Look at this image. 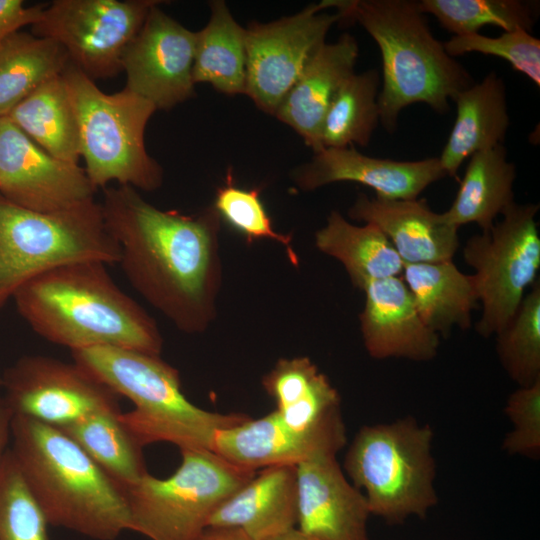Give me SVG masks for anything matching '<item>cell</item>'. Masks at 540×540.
<instances>
[{
    "label": "cell",
    "instance_id": "32",
    "mask_svg": "<svg viewBox=\"0 0 540 540\" xmlns=\"http://www.w3.org/2000/svg\"><path fill=\"white\" fill-rule=\"evenodd\" d=\"M424 14L433 15L454 36L479 33L487 25L504 31L531 32L537 21L536 4L522 0H420Z\"/></svg>",
    "mask_w": 540,
    "mask_h": 540
},
{
    "label": "cell",
    "instance_id": "16",
    "mask_svg": "<svg viewBox=\"0 0 540 540\" xmlns=\"http://www.w3.org/2000/svg\"><path fill=\"white\" fill-rule=\"evenodd\" d=\"M446 176L438 157L397 161L365 155L354 146L324 148L297 167L293 180L304 191L335 182H356L390 200L416 199Z\"/></svg>",
    "mask_w": 540,
    "mask_h": 540
},
{
    "label": "cell",
    "instance_id": "8",
    "mask_svg": "<svg viewBox=\"0 0 540 540\" xmlns=\"http://www.w3.org/2000/svg\"><path fill=\"white\" fill-rule=\"evenodd\" d=\"M62 76L77 119L80 156L92 185L104 189L115 181L136 190L158 189L163 170L144 142L154 105L126 88L105 93L71 63Z\"/></svg>",
    "mask_w": 540,
    "mask_h": 540
},
{
    "label": "cell",
    "instance_id": "25",
    "mask_svg": "<svg viewBox=\"0 0 540 540\" xmlns=\"http://www.w3.org/2000/svg\"><path fill=\"white\" fill-rule=\"evenodd\" d=\"M515 179L516 167L507 159L504 144L474 153L454 201L442 212L444 218L458 229L475 223L482 231L490 230L515 202Z\"/></svg>",
    "mask_w": 540,
    "mask_h": 540
},
{
    "label": "cell",
    "instance_id": "11",
    "mask_svg": "<svg viewBox=\"0 0 540 540\" xmlns=\"http://www.w3.org/2000/svg\"><path fill=\"white\" fill-rule=\"evenodd\" d=\"M156 0H55L45 5L32 34L66 51L92 80L117 76L124 53Z\"/></svg>",
    "mask_w": 540,
    "mask_h": 540
},
{
    "label": "cell",
    "instance_id": "5",
    "mask_svg": "<svg viewBox=\"0 0 540 540\" xmlns=\"http://www.w3.org/2000/svg\"><path fill=\"white\" fill-rule=\"evenodd\" d=\"M73 361L135 408L120 419L141 446L169 442L179 449L211 450L217 430L250 417L204 410L183 394L178 371L159 355L98 346L71 351Z\"/></svg>",
    "mask_w": 540,
    "mask_h": 540
},
{
    "label": "cell",
    "instance_id": "13",
    "mask_svg": "<svg viewBox=\"0 0 540 540\" xmlns=\"http://www.w3.org/2000/svg\"><path fill=\"white\" fill-rule=\"evenodd\" d=\"M2 387L13 415L59 429L97 412L120 410L119 396L74 361L23 356L6 369Z\"/></svg>",
    "mask_w": 540,
    "mask_h": 540
},
{
    "label": "cell",
    "instance_id": "14",
    "mask_svg": "<svg viewBox=\"0 0 540 540\" xmlns=\"http://www.w3.org/2000/svg\"><path fill=\"white\" fill-rule=\"evenodd\" d=\"M85 169L57 159L8 117H0V194L37 212H55L94 199Z\"/></svg>",
    "mask_w": 540,
    "mask_h": 540
},
{
    "label": "cell",
    "instance_id": "22",
    "mask_svg": "<svg viewBox=\"0 0 540 540\" xmlns=\"http://www.w3.org/2000/svg\"><path fill=\"white\" fill-rule=\"evenodd\" d=\"M296 466L261 471L231 494L211 515L208 527L241 530L251 540H270L296 527Z\"/></svg>",
    "mask_w": 540,
    "mask_h": 540
},
{
    "label": "cell",
    "instance_id": "12",
    "mask_svg": "<svg viewBox=\"0 0 540 540\" xmlns=\"http://www.w3.org/2000/svg\"><path fill=\"white\" fill-rule=\"evenodd\" d=\"M329 9L328 0H323L294 15L252 22L246 28L245 95L260 110L274 116L331 27L342 21Z\"/></svg>",
    "mask_w": 540,
    "mask_h": 540
},
{
    "label": "cell",
    "instance_id": "3",
    "mask_svg": "<svg viewBox=\"0 0 540 540\" xmlns=\"http://www.w3.org/2000/svg\"><path fill=\"white\" fill-rule=\"evenodd\" d=\"M329 5L342 20L361 25L379 47L382 83L378 103L380 122L388 133L395 132L406 107L423 103L445 114L450 101L475 83L434 37L418 1L329 0Z\"/></svg>",
    "mask_w": 540,
    "mask_h": 540
},
{
    "label": "cell",
    "instance_id": "2",
    "mask_svg": "<svg viewBox=\"0 0 540 540\" xmlns=\"http://www.w3.org/2000/svg\"><path fill=\"white\" fill-rule=\"evenodd\" d=\"M31 329L70 351L113 346L159 355L156 322L100 262L64 265L21 286L12 298Z\"/></svg>",
    "mask_w": 540,
    "mask_h": 540
},
{
    "label": "cell",
    "instance_id": "33",
    "mask_svg": "<svg viewBox=\"0 0 540 540\" xmlns=\"http://www.w3.org/2000/svg\"><path fill=\"white\" fill-rule=\"evenodd\" d=\"M496 353L519 387L540 380V282L525 294L518 310L496 335Z\"/></svg>",
    "mask_w": 540,
    "mask_h": 540
},
{
    "label": "cell",
    "instance_id": "21",
    "mask_svg": "<svg viewBox=\"0 0 540 540\" xmlns=\"http://www.w3.org/2000/svg\"><path fill=\"white\" fill-rule=\"evenodd\" d=\"M358 55V43L349 33L342 34L335 42H325L309 60L274 114L314 153L322 150L321 129L325 115L343 83L355 73Z\"/></svg>",
    "mask_w": 540,
    "mask_h": 540
},
{
    "label": "cell",
    "instance_id": "30",
    "mask_svg": "<svg viewBox=\"0 0 540 540\" xmlns=\"http://www.w3.org/2000/svg\"><path fill=\"white\" fill-rule=\"evenodd\" d=\"M120 413V410L97 412L60 430L124 491L148 471L143 459V446L123 424Z\"/></svg>",
    "mask_w": 540,
    "mask_h": 540
},
{
    "label": "cell",
    "instance_id": "9",
    "mask_svg": "<svg viewBox=\"0 0 540 540\" xmlns=\"http://www.w3.org/2000/svg\"><path fill=\"white\" fill-rule=\"evenodd\" d=\"M181 464L167 478L147 473L124 489L130 531L150 540H195L213 512L256 471L210 449H181Z\"/></svg>",
    "mask_w": 540,
    "mask_h": 540
},
{
    "label": "cell",
    "instance_id": "38",
    "mask_svg": "<svg viewBox=\"0 0 540 540\" xmlns=\"http://www.w3.org/2000/svg\"><path fill=\"white\" fill-rule=\"evenodd\" d=\"M44 7V4L26 7L22 0H0V42L20 28L36 23Z\"/></svg>",
    "mask_w": 540,
    "mask_h": 540
},
{
    "label": "cell",
    "instance_id": "40",
    "mask_svg": "<svg viewBox=\"0 0 540 540\" xmlns=\"http://www.w3.org/2000/svg\"><path fill=\"white\" fill-rule=\"evenodd\" d=\"M195 540H251L239 529L207 527Z\"/></svg>",
    "mask_w": 540,
    "mask_h": 540
},
{
    "label": "cell",
    "instance_id": "23",
    "mask_svg": "<svg viewBox=\"0 0 540 540\" xmlns=\"http://www.w3.org/2000/svg\"><path fill=\"white\" fill-rule=\"evenodd\" d=\"M453 101L456 117L438 157L450 177H456L474 153L503 144L510 125L506 85L495 71L461 91Z\"/></svg>",
    "mask_w": 540,
    "mask_h": 540
},
{
    "label": "cell",
    "instance_id": "15",
    "mask_svg": "<svg viewBox=\"0 0 540 540\" xmlns=\"http://www.w3.org/2000/svg\"><path fill=\"white\" fill-rule=\"evenodd\" d=\"M195 42L196 32L168 16L158 4L153 6L124 53L125 88L156 110H170L190 99L195 94Z\"/></svg>",
    "mask_w": 540,
    "mask_h": 540
},
{
    "label": "cell",
    "instance_id": "24",
    "mask_svg": "<svg viewBox=\"0 0 540 540\" xmlns=\"http://www.w3.org/2000/svg\"><path fill=\"white\" fill-rule=\"evenodd\" d=\"M425 325L447 338L454 327L471 326L479 303L473 274H465L452 261L404 264L401 275Z\"/></svg>",
    "mask_w": 540,
    "mask_h": 540
},
{
    "label": "cell",
    "instance_id": "35",
    "mask_svg": "<svg viewBox=\"0 0 540 540\" xmlns=\"http://www.w3.org/2000/svg\"><path fill=\"white\" fill-rule=\"evenodd\" d=\"M443 44L446 52L453 58L468 53L502 58L537 87L540 86V40L529 31H503L496 37L480 33L452 36Z\"/></svg>",
    "mask_w": 540,
    "mask_h": 540
},
{
    "label": "cell",
    "instance_id": "42",
    "mask_svg": "<svg viewBox=\"0 0 540 540\" xmlns=\"http://www.w3.org/2000/svg\"><path fill=\"white\" fill-rule=\"evenodd\" d=\"M0 387H2V375H0Z\"/></svg>",
    "mask_w": 540,
    "mask_h": 540
},
{
    "label": "cell",
    "instance_id": "26",
    "mask_svg": "<svg viewBox=\"0 0 540 540\" xmlns=\"http://www.w3.org/2000/svg\"><path fill=\"white\" fill-rule=\"evenodd\" d=\"M315 244L344 266L358 289L374 280L402 275L404 262L381 230L371 223L354 225L338 211H332L316 232Z\"/></svg>",
    "mask_w": 540,
    "mask_h": 540
},
{
    "label": "cell",
    "instance_id": "20",
    "mask_svg": "<svg viewBox=\"0 0 540 540\" xmlns=\"http://www.w3.org/2000/svg\"><path fill=\"white\" fill-rule=\"evenodd\" d=\"M346 439L295 431L274 410L261 418L217 430L211 450L235 465L257 471L275 465L297 466L318 455H337Z\"/></svg>",
    "mask_w": 540,
    "mask_h": 540
},
{
    "label": "cell",
    "instance_id": "28",
    "mask_svg": "<svg viewBox=\"0 0 540 540\" xmlns=\"http://www.w3.org/2000/svg\"><path fill=\"white\" fill-rule=\"evenodd\" d=\"M7 117L53 157L78 164V124L62 74L41 85Z\"/></svg>",
    "mask_w": 540,
    "mask_h": 540
},
{
    "label": "cell",
    "instance_id": "34",
    "mask_svg": "<svg viewBox=\"0 0 540 540\" xmlns=\"http://www.w3.org/2000/svg\"><path fill=\"white\" fill-rule=\"evenodd\" d=\"M48 525L9 448L0 463V540H49Z\"/></svg>",
    "mask_w": 540,
    "mask_h": 540
},
{
    "label": "cell",
    "instance_id": "36",
    "mask_svg": "<svg viewBox=\"0 0 540 540\" xmlns=\"http://www.w3.org/2000/svg\"><path fill=\"white\" fill-rule=\"evenodd\" d=\"M228 173L226 184L217 190L214 209L229 225L249 240L269 239L279 242L287 251L290 261L298 264L297 254L291 246V236L278 233L260 199V190L236 187Z\"/></svg>",
    "mask_w": 540,
    "mask_h": 540
},
{
    "label": "cell",
    "instance_id": "18",
    "mask_svg": "<svg viewBox=\"0 0 540 540\" xmlns=\"http://www.w3.org/2000/svg\"><path fill=\"white\" fill-rule=\"evenodd\" d=\"M362 291L360 330L372 358L425 362L436 357L440 337L421 319L401 276L371 281Z\"/></svg>",
    "mask_w": 540,
    "mask_h": 540
},
{
    "label": "cell",
    "instance_id": "41",
    "mask_svg": "<svg viewBox=\"0 0 540 540\" xmlns=\"http://www.w3.org/2000/svg\"><path fill=\"white\" fill-rule=\"evenodd\" d=\"M270 540H318V539L303 533L302 531H300L298 528L295 527Z\"/></svg>",
    "mask_w": 540,
    "mask_h": 540
},
{
    "label": "cell",
    "instance_id": "1",
    "mask_svg": "<svg viewBox=\"0 0 540 540\" xmlns=\"http://www.w3.org/2000/svg\"><path fill=\"white\" fill-rule=\"evenodd\" d=\"M103 193L104 222L131 286L178 329L203 331L214 316L219 280L216 210L195 216L161 210L127 185Z\"/></svg>",
    "mask_w": 540,
    "mask_h": 540
},
{
    "label": "cell",
    "instance_id": "27",
    "mask_svg": "<svg viewBox=\"0 0 540 540\" xmlns=\"http://www.w3.org/2000/svg\"><path fill=\"white\" fill-rule=\"evenodd\" d=\"M210 18L196 32L194 83H208L227 95L246 92V28L232 16L225 1L210 2Z\"/></svg>",
    "mask_w": 540,
    "mask_h": 540
},
{
    "label": "cell",
    "instance_id": "19",
    "mask_svg": "<svg viewBox=\"0 0 540 540\" xmlns=\"http://www.w3.org/2000/svg\"><path fill=\"white\" fill-rule=\"evenodd\" d=\"M348 216L377 226L404 264L452 261L460 244L458 228L424 198L390 200L359 193Z\"/></svg>",
    "mask_w": 540,
    "mask_h": 540
},
{
    "label": "cell",
    "instance_id": "29",
    "mask_svg": "<svg viewBox=\"0 0 540 540\" xmlns=\"http://www.w3.org/2000/svg\"><path fill=\"white\" fill-rule=\"evenodd\" d=\"M70 64L57 42L17 31L0 42V117Z\"/></svg>",
    "mask_w": 540,
    "mask_h": 540
},
{
    "label": "cell",
    "instance_id": "7",
    "mask_svg": "<svg viewBox=\"0 0 540 540\" xmlns=\"http://www.w3.org/2000/svg\"><path fill=\"white\" fill-rule=\"evenodd\" d=\"M119 260V246L95 199L45 213L20 207L0 194V310L21 286L52 269Z\"/></svg>",
    "mask_w": 540,
    "mask_h": 540
},
{
    "label": "cell",
    "instance_id": "4",
    "mask_svg": "<svg viewBox=\"0 0 540 540\" xmlns=\"http://www.w3.org/2000/svg\"><path fill=\"white\" fill-rule=\"evenodd\" d=\"M10 448L49 525L95 540L130 531L127 502L118 486L62 430L13 415Z\"/></svg>",
    "mask_w": 540,
    "mask_h": 540
},
{
    "label": "cell",
    "instance_id": "6",
    "mask_svg": "<svg viewBox=\"0 0 540 540\" xmlns=\"http://www.w3.org/2000/svg\"><path fill=\"white\" fill-rule=\"evenodd\" d=\"M433 439L430 425L412 416L359 429L343 467L371 515L397 525L412 516L425 519L437 505Z\"/></svg>",
    "mask_w": 540,
    "mask_h": 540
},
{
    "label": "cell",
    "instance_id": "31",
    "mask_svg": "<svg viewBox=\"0 0 540 540\" xmlns=\"http://www.w3.org/2000/svg\"><path fill=\"white\" fill-rule=\"evenodd\" d=\"M380 86L381 76L374 68L353 73L343 83L322 124V149L369 144L380 122Z\"/></svg>",
    "mask_w": 540,
    "mask_h": 540
},
{
    "label": "cell",
    "instance_id": "37",
    "mask_svg": "<svg viewBox=\"0 0 540 540\" xmlns=\"http://www.w3.org/2000/svg\"><path fill=\"white\" fill-rule=\"evenodd\" d=\"M505 414L512 424L502 448L509 455L540 457V380L516 389L507 399Z\"/></svg>",
    "mask_w": 540,
    "mask_h": 540
},
{
    "label": "cell",
    "instance_id": "10",
    "mask_svg": "<svg viewBox=\"0 0 540 540\" xmlns=\"http://www.w3.org/2000/svg\"><path fill=\"white\" fill-rule=\"evenodd\" d=\"M539 204L513 202L488 231L472 235L462 256L474 269L482 314L475 325L485 338L512 319L540 270Z\"/></svg>",
    "mask_w": 540,
    "mask_h": 540
},
{
    "label": "cell",
    "instance_id": "39",
    "mask_svg": "<svg viewBox=\"0 0 540 540\" xmlns=\"http://www.w3.org/2000/svg\"><path fill=\"white\" fill-rule=\"evenodd\" d=\"M13 413L8 407L5 399L0 397V463L9 449L11 441V423Z\"/></svg>",
    "mask_w": 540,
    "mask_h": 540
},
{
    "label": "cell",
    "instance_id": "17",
    "mask_svg": "<svg viewBox=\"0 0 540 540\" xmlns=\"http://www.w3.org/2000/svg\"><path fill=\"white\" fill-rule=\"evenodd\" d=\"M296 484V528L318 540H369L367 500L345 477L336 455L299 463Z\"/></svg>",
    "mask_w": 540,
    "mask_h": 540
}]
</instances>
